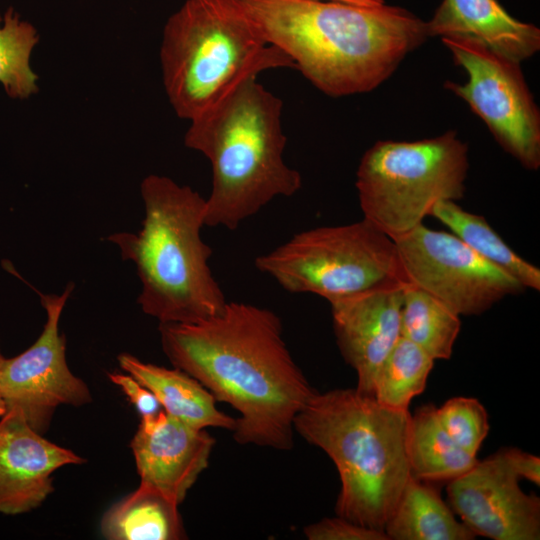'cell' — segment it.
<instances>
[{
  "label": "cell",
  "mask_w": 540,
  "mask_h": 540,
  "mask_svg": "<svg viewBox=\"0 0 540 540\" xmlns=\"http://www.w3.org/2000/svg\"><path fill=\"white\" fill-rule=\"evenodd\" d=\"M159 332L170 363L239 413L236 442L293 447L294 419L316 391L291 356L272 310L227 302L215 316L160 323Z\"/></svg>",
  "instance_id": "obj_1"
},
{
  "label": "cell",
  "mask_w": 540,
  "mask_h": 540,
  "mask_svg": "<svg viewBox=\"0 0 540 540\" xmlns=\"http://www.w3.org/2000/svg\"><path fill=\"white\" fill-rule=\"evenodd\" d=\"M266 41L332 97L369 92L428 36L426 22L397 6L325 0H242Z\"/></svg>",
  "instance_id": "obj_2"
},
{
  "label": "cell",
  "mask_w": 540,
  "mask_h": 540,
  "mask_svg": "<svg viewBox=\"0 0 540 540\" xmlns=\"http://www.w3.org/2000/svg\"><path fill=\"white\" fill-rule=\"evenodd\" d=\"M282 108L279 97L249 76L190 120L184 144L212 169L205 226L235 230L273 199L300 190L301 174L283 158Z\"/></svg>",
  "instance_id": "obj_3"
},
{
  "label": "cell",
  "mask_w": 540,
  "mask_h": 540,
  "mask_svg": "<svg viewBox=\"0 0 540 540\" xmlns=\"http://www.w3.org/2000/svg\"><path fill=\"white\" fill-rule=\"evenodd\" d=\"M410 419L408 410L385 407L356 388L316 392L296 415L294 431L321 448L338 470V516L384 531L411 477Z\"/></svg>",
  "instance_id": "obj_4"
},
{
  "label": "cell",
  "mask_w": 540,
  "mask_h": 540,
  "mask_svg": "<svg viewBox=\"0 0 540 540\" xmlns=\"http://www.w3.org/2000/svg\"><path fill=\"white\" fill-rule=\"evenodd\" d=\"M145 217L138 233L117 232L123 260L141 282L137 302L159 323H192L220 313L227 300L212 274V249L201 237L206 198L167 176L150 174L140 184Z\"/></svg>",
  "instance_id": "obj_5"
},
{
  "label": "cell",
  "mask_w": 540,
  "mask_h": 540,
  "mask_svg": "<svg viewBox=\"0 0 540 540\" xmlns=\"http://www.w3.org/2000/svg\"><path fill=\"white\" fill-rule=\"evenodd\" d=\"M160 62L169 102L189 121L245 78L295 68L266 41L242 0H185L164 26Z\"/></svg>",
  "instance_id": "obj_6"
},
{
  "label": "cell",
  "mask_w": 540,
  "mask_h": 540,
  "mask_svg": "<svg viewBox=\"0 0 540 540\" xmlns=\"http://www.w3.org/2000/svg\"><path fill=\"white\" fill-rule=\"evenodd\" d=\"M468 147L455 131L417 141H378L362 156L355 186L363 218L396 239L440 201L465 194Z\"/></svg>",
  "instance_id": "obj_7"
},
{
  "label": "cell",
  "mask_w": 540,
  "mask_h": 540,
  "mask_svg": "<svg viewBox=\"0 0 540 540\" xmlns=\"http://www.w3.org/2000/svg\"><path fill=\"white\" fill-rule=\"evenodd\" d=\"M254 264L284 290L316 294L329 303L406 281L395 241L365 218L301 231Z\"/></svg>",
  "instance_id": "obj_8"
},
{
  "label": "cell",
  "mask_w": 540,
  "mask_h": 540,
  "mask_svg": "<svg viewBox=\"0 0 540 540\" xmlns=\"http://www.w3.org/2000/svg\"><path fill=\"white\" fill-rule=\"evenodd\" d=\"M442 43L468 75L465 83L445 87L463 99L487 125L500 146L523 167L540 166V112L521 71L520 62L463 36Z\"/></svg>",
  "instance_id": "obj_9"
},
{
  "label": "cell",
  "mask_w": 540,
  "mask_h": 540,
  "mask_svg": "<svg viewBox=\"0 0 540 540\" xmlns=\"http://www.w3.org/2000/svg\"><path fill=\"white\" fill-rule=\"evenodd\" d=\"M407 283L436 297L459 316L480 315L525 288L453 233L423 223L393 239Z\"/></svg>",
  "instance_id": "obj_10"
},
{
  "label": "cell",
  "mask_w": 540,
  "mask_h": 540,
  "mask_svg": "<svg viewBox=\"0 0 540 540\" xmlns=\"http://www.w3.org/2000/svg\"><path fill=\"white\" fill-rule=\"evenodd\" d=\"M73 289L70 283L60 295L40 294L46 311L43 330L28 349L6 358L1 375L6 411H20L26 422L43 435L60 405L79 407L92 401L86 383L68 367L65 337L59 331L60 317Z\"/></svg>",
  "instance_id": "obj_11"
},
{
  "label": "cell",
  "mask_w": 540,
  "mask_h": 540,
  "mask_svg": "<svg viewBox=\"0 0 540 540\" xmlns=\"http://www.w3.org/2000/svg\"><path fill=\"white\" fill-rule=\"evenodd\" d=\"M505 449L450 480L451 509L475 534L494 540H538L540 499L526 494Z\"/></svg>",
  "instance_id": "obj_12"
},
{
  "label": "cell",
  "mask_w": 540,
  "mask_h": 540,
  "mask_svg": "<svg viewBox=\"0 0 540 540\" xmlns=\"http://www.w3.org/2000/svg\"><path fill=\"white\" fill-rule=\"evenodd\" d=\"M406 281H395L330 302L333 330L356 389L373 397L374 379L399 338Z\"/></svg>",
  "instance_id": "obj_13"
},
{
  "label": "cell",
  "mask_w": 540,
  "mask_h": 540,
  "mask_svg": "<svg viewBox=\"0 0 540 540\" xmlns=\"http://www.w3.org/2000/svg\"><path fill=\"white\" fill-rule=\"evenodd\" d=\"M86 460L34 430L16 409L0 417V513L18 515L39 507L53 492V473Z\"/></svg>",
  "instance_id": "obj_14"
},
{
  "label": "cell",
  "mask_w": 540,
  "mask_h": 540,
  "mask_svg": "<svg viewBox=\"0 0 540 540\" xmlns=\"http://www.w3.org/2000/svg\"><path fill=\"white\" fill-rule=\"evenodd\" d=\"M215 439L164 410L152 421L139 424L131 450L140 484L180 505L209 462Z\"/></svg>",
  "instance_id": "obj_15"
},
{
  "label": "cell",
  "mask_w": 540,
  "mask_h": 540,
  "mask_svg": "<svg viewBox=\"0 0 540 540\" xmlns=\"http://www.w3.org/2000/svg\"><path fill=\"white\" fill-rule=\"evenodd\" d=\"M428 36H463L521 62L540 48V30L513 18L497 0H443L430 21Z\"/></svg>",
  "instance_id": "obj_16"
},
{
  "label": "cell",
  "mask_w": 540,
  "mask_h": 540,
  "mask_svg": "<svg viewBox=\"0 0 540 540\" xmlns=\"http://www.w3.org/2000/svg\"><path fill=\"white\" fill-rule=\"evenodd\" d=\"M121 369L147 387L170 416L197 428H223L233 431L236 419L220 411L213 395L194 377L181 369L146 363L122 353Z\"/></svg>",
  "instance_id": "obj_17"
},
{
  "label": "cell",
  "mask_w": 540,
  "mask_h": 540,
  "mask_svg": "<svg viewBox=\"0 0 540 540\" xmlns=\"http://www.w3.org/2000/svg\"><path fill=\"white\" fill-rule=\"evenodd\" d=\"M393 540H472L437 489L411 475L384 527Z\"/></svg>",
  "instance_id": "obj_18"
},
{
  "label": "cell",
  "mask_w": 540,
  "mask_h": 540,
  "mask_svg": "<svg viewBox=\"0 0 540 540\" xmlns=\"http://www.w3.org/2000/svg\"><path fill=\"white\" fill-rule=\"evenodd\" d=\"M100 530L109 540L186 538L178 505L141 484L103 515Z\"/></svg>",
  "instance_id": "obj_19"
},
{
  "label": "cell",
  "mask_w": 540,
  "mask_h": 540,
  "mask_svg": "<svg viewBox=\"0 0 540 540\" xmlns=\"http://www.w3.org/2000/svg\"><path fill=\"white\" fill-rule=\"evenodd\" d=\"M407 450L411 475L425 482H449L478 461L447 434L434 405L421 407L411 416Z\"/></svg>",
  "instance_id": "obj_20"
},
{
  "label": "cell",
  "mask_w": 540,
  "mask_h": 540,
  "mask_svg": "<svg viewBox=\"0 0 540 540\" xmlns=\"http://www.w3.org/2000/svg\"><path fill=\"white\" fill-rule=\"evenodd\" d=\"M430 216L484 259L514 277L525 289L540 290V269L513 251L483 216L466 211L451 200L436 203Z\"/></svg>",
  "instance_id": "obj_21"
},
{
  "label": "cell",
  "mask_w": 540,
  "mask_h": 540,
  "mask_svg": "<svg viewBox=\"0 0 540 540\" xmlns=\"http://www.w3.org/2000/svg\"><path fill=\"white\" fill-rule=\"evenodd\" d=\"M461 328L460 316L431 294L406 283L400 317L401 337L431 358L449 359Z\"/></svg>",
  "instance_id": "obj_22"
},
{
  "label": "cell",
  "mask_w": 540,
  "mask_h": 540,
  "mask_svg": "<svg viewBox=\"0 0 540 540\" xmlns=\"http://www.w3.org/2000/svg\"><path fill=\"white\" fill-rule=\"evenodd\" d=\"M434 361L419 346L400 337L377 371L373 397L385 407L408 410L411 400L424 391Z\"/></svg>",
  "instance_id": "obj_23"
},
{
  "label": "cell",
  "mask_w": 540,
  "mask_h": 540,
  "mask_svg": "<svg viewBox=\"0 0 540 540\" xmlns=\"http://www.w3.org/2000/svg\"><path fill=\"white\" fill-rule=\"evenodd\" d=\"M39 42L36 28L10 7L0 15V83L9 97L27 99L39 90L30 57Z\"/></svg>",
  "instance_id": "obj_24"
},
{
  "label": "cell",
  "mask_w": 540,
  "mask_h": 540,
  "mask_svg": "<svg viewBox=\"0 0 540 540\" xmlns=\"http://www.w3.org/2000/svg\"><path fill=\"white\" fill-rule=\"evenodd\" d=\"M440 424L463 450L476 456L489 432L488 414L475 398L454 397L437 408Z\"/></svg>",
  "instance_id": "obj_25"
},
{
  "label": "cell",
  "mask_w": 540,
  "mask_h": 540,
  "mask_svg": "<svg viewBox=\"0 0 540 540\" xmlns=\"http://www.w3.org/2000/svg\"><path fill=\"white\" fill-rule=\"evenodd\" d=\"M303 532L309 540H390L384 531L364 527L340 516L308 525Z\"/></svg>",
  "instance_id": "obj_26"
},
{
  "label": "cell",
  "mask_w": 540,
  "mask_h": 540,
  "mask_svg": "<svg viewBox=\"0 0 540 540\" xmlns=\"http://www.w3.org/2000/svg\"><path fill=\"white\" fill-rule=\"evenodd\" d=\"M108 378L127 396L139 413L141 423L154 420L163 408L156 396L133 376L126 373H108Z\"/></svg>",
  "instance_id": "obj_27"
},
{
  "label": "cell",
  "mask_w": 540,
  "mask_h": 540,
  "mask_svg": "<svg viewBox=\"0 0 540 540\" xmlns=\"http://www.w3.org/2000/svg\"><path fill=\"white\" fill-rule=\"evenodd\" d=\"M508 459L520 478H525L537 486L540 484V459L516 448L505 449Z\"/></svg>",
  "instance_id": "obj_28"
},
{
  "label": "cell",
  "mask_w": 540,
  "mask_h": 540,
  "mask_svg": "<svg viewBox=\"0 0 540 540\" xmlns=\"http://www.w3.org/2000/svg\"><path fill=\"white\" fill-rule=\"evenodd\" d=\"M325 1H336V2L361 5V6H380L382 4H385L384 0H325Z\"/></svg>",
  "instance_id": "obj_29"
},
{
  "label": "cell",
  "mask_w": 540,
  "mask_h": 540,
  "mask_svg": "<svg viewBox=\"0 0 540 540\" xmlns=\"http://www.w3.org/2000/svg\"><path fill=\"white\" fill-rule=\"evenodd\" d=\"M5 361H6V357H4L0 349V417H2L6 412V406H5L2 393H1V375H2Z\"/></svg>",
  "instance_id": "obj_30"
}]
</instances>
